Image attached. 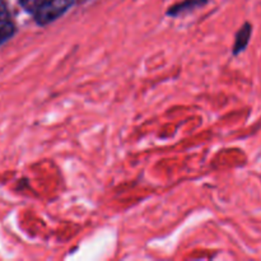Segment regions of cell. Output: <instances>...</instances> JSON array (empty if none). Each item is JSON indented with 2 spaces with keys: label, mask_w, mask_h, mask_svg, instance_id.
Instances as JSON below:
<instances>
[{
  "label": "cell",
  "mask_w": 261,
  "mask_h": 261,
  "mask_svg": "<svg viewBox=\"0 0 261 261\" xmlns=\"http://www.w3.org/2000/svg\"><path fill=\"white\" fill-rule=\"evenodd\" d=\"M73 4L74 0H48V2H45L36 12V20L41 25L48 24L61 17Z\"/></svg>",
  "instance_id": "cell-1"
},
{
  "label": "cell",
  "mask_w": 261,
  "mask_h": 261,
  "mask_svg": "<svg viewBox=\"0 0 261 261\" xmlns=\"http://www.w3.org/2000/svg\"><path fill=\"white\" fill-rule=\"evenodd\" d=\"M252 33V27L250 23H245L241 27V30L237 32L236 35V41H234L233 45V55H239L242 51L246 50L247 45L250 42V37H251Z\"/></svg>",
  "instance_id": "cell-2"
},
{
  "label": "cell",
  "mask_w": 261,
  "mask_h": 261,
  "mask_svg": "<svg viewBox=\"0 0 261 261\" xmlns=\"http://www.w3.org/2000/svg\"><path fill=\"white\" fill-rule=\"evenodd\" d=\"M14 25L12 23H3V25L0 27V45L4 43L7 40H9L13 36V33H14Z\"/></svg>",
  "instance_id": "cell-3"
},
{
  "label": "cell",
  "mask_w": 261,
  "mask_h": 261,
  "mask_svg": "<svg viewBox=\"0 0 261 261\" xmlns=\"http://www.w3.org/2000/svg\"><path fill=\"white\" fill-rule=\"evenodd\" d=\"M22 7L31 13H36L46 0H19Z\"/></svg>",
  "instance_id": "cell-4"
},
{
  "label": "cell",
  "mask_w": 261,
  "mask_h": 261,
  "mask_svg": "<svg viewBox=\"0 0 261 261\" xmlns=\"http://www.w3.org/2000/svg\"><path fill=\"white\" fill-rule=\"evenodd\" d=\"M200 3H203V0H189V2L184 3V4H180V5H176L175 8H173L172 10L170 9V14H178V13L182 12L185 8H190V5H200Z\"/></svg>",
  "instance_id": "cell-5"
},
{
  "label": "cell",
  "mask_w": 261,
  "mask_h": 261,
  "mask_svg": "<svg viewBox=\"0 0 261 261\" xmlns=\"http://www.w3.org/2000/svg\"><path fill=\"white\" fill-rule=\"evenodd\" d=\"M9 20V10L7 4L3 0H0V23H5Z\"/></svg>",
  "instance_id": "cell-6"
}]
</instances>
